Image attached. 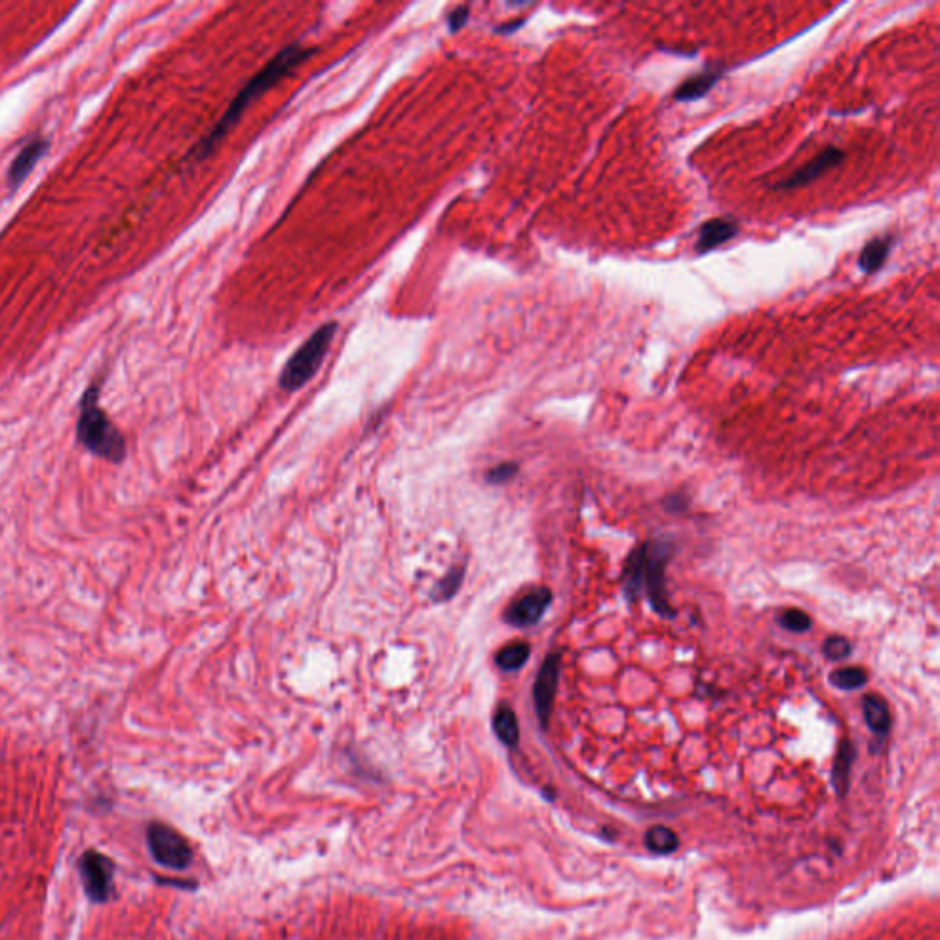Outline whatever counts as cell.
<instances>
[{
	"instance_id": "6da1fadb",
	"label": "cell",
	"mask_w": 940,
	"mask_h": 940,
	"mask_svg": "<svg viewBox=\"0 0 940 940\" xmlns=\"http://www.w3.org/2000/svg\"><path fill=\"white\" fill-rule=\"evenodd\" d=\"M311 54H313V48H305L300 43H294V45L285 46L278 56L272 57L269 65L263 70H259L258 74L250 79L247 85L241 89V92L235 96L234 101L228 105V109H226V112L221 116V120L217 122L212 131L204 136L197 146L193 147L190 158H193L195 162H199L202 158L208 157L213 149L219 146V142L223 140L224 136L228 135V131L239 122L241 114L247 109L248 105L256 98H259L265 90H269L272 85H276L287 72H291L292 68L296 67L298 63H302L303 59L311 56Z\"/></svg>"
},
{
	"instance_id": "7a4b0ae2",
	"label": "cell",
	"mask_w": 940,
	"mask_h": 940,
	"mask_svg": "<svg viewBox=\"0 0 940 940\" xmlns=\"http://www.w3.org/2000/svg\"><path fill=\"white\" fill-rule=\"evenodd\" d=\"M100 397L101 381L90 382L79 399L76 439L92 456L120 465L127 458V441L109 414L101 408Z\"/></svg>"
},
{
	"instance_id": "3957f363",
	"label": "cell",
	"mask_w": 940,
	"mask_h": 940,
	"mask_svg": "<svg viewBox=\"0 0 940 940\" xmlns=\"http://www.w3.org/2000/svg\"><path fill=\"white\" fill-rule=\"evenodd\" d=\"M336 331H338L336 322H327L322 327H318L313 335L294 351V355L287 360L285 368L281 370L280 386L285 392H296L313 379L327 357V351L335 340Z\"/></svg>"
},
{
	"instance_id": "277c9868",
	"label": "cell",
	"mask_w": 940,
	"mask_h": 940,
	"mask_svg": "<svg viewBox=\"0 0 940 940\" xmlns=\"http://www.w3.org/2000/svg\"><path fill=\"white\" fill-rule=\"evenodd\" d=\"M146 838L149 852L158 865L173 871H184L193 862V851L188 840L166 823H149Z\"/></svg>"
},
{
	"instance_id": "5b68a950",
	"label": "cell",
	"mask_w": 940,
	"mask_h": 940,
	"mask_svg": "<svg viewBox=\"0 0 940 940\" xmlns=\"http://www.w3.org/2000/svg\"><path fill=\"white\" fill-rule=\"evenodd\" d=\"M79 876L85 895L92 904H107L114 895L116 867L109 856L89 849L79 856Z\"/></svg>"
},
{
	"instance_id": "8992f818",
	"label": "cell",
	"mask_w": 940,
	"mask_h": 940,
	"mask_svg": "<svg viewBox=\"0 0 940 940\" xmlns=\"http://www.w3.org/2000/svg\"><path fill=\"white\" fill-rule=\"evenodd\" d=\"M669 557H671V548L665 542H654L645 546L643 586L647 588L650 603L656 608V612L665 617L674 616L671 605L667 601L665 581H663V571H665V564Z\"/></svg>"
},
{
	"instance_id": "52a82bcc",
	"label": "cell",
	"mask_w": 940,
	"mask_h": 940,
	"mask_svg": "<svg viewBox=\"0 0 940 940\" xmlns=\"http://www.w3.org/2000/svg\"><path fill=\"white\" fill-rule=\"evenodd\" d=\"M48 149H50V140L41 135L30 138L21 147V151L15 155L10 168H8V173H6L8 190L17 191L23 186L28 177L32 175V171L37 168L39 160L48 153Z\"/></svg>"
},
{
	"instance_id": "ba28073f",
	"label": "cell",
	"mask_w": 940,
	"mask_h": 940,
	"mask_svg": "<svg viewBox=\"0 0 940 940\" xmlns=\"http://www.w3.org/2000/svg\"><path fill=\"white\" fill-rule=\"evenodd\" d=\"M559 654H551L548 660L542 663L538 671L537 682H535V707H537L538 720L546 728L548 726L549 715L553 709V700L557 693V683H559Z\"/></svg>"
},
{
	"instance_id": "9c48e42d",
	"label": "cell",
	"mask_w": 940,
	"mask_h": 940,
	"mask_svg": "<svg viewBox=\"0 0 940 940\" xmlns=\"http://www.w3.org/2000/svg\"><path fill=\"white\" fill-rule=\"evenodd\" d=\"M551 603V592L548 588H537L529 594L516 599L513 605L505 612V621L513 627H531L544 616L546 608Z\"/></svg>"
},
{
	"instance_id": "30bf717a",
	"label": "cell",
	"mask_w": 940,
	"mask_h": 940,
	"mask_svg": "<svg viewBox=\"0 0 940 940\" xmlns=\"http://www.w3.org/2000/svg\"><path fill=\"white\" fill-rule=\"evenodd\" d=\"M843 158H845V153L841 151L840 147L829 146L825 151H821L819 155L812 158L803 168L797 169L792 177L784 180L783 184H779V188L781 190H794L799 186H806V184L814 182L819 177H823L830 169L836 168L838 164L843 162Z\"/></svg>"
},
{
	"instance_id": "8fae6325",
	"label": "cell",
	"mask_w": 940,
	"mask_h": 940,
	"mask_svg": "<svg viewBox=\"0 0 940 940\" xmlns=\"http://www.w3.org/2000/svg\"><path fill=\"white\" fill-rule=\"evenodd\" d=\"M739 232V223L735 219L728 217H717L707 223L702 224L698 239H696V252H709L713 248L720 247L724 243L731 241Z\"/></svg>"
},
{
	"instance_id": "7c38bea8",
	"label": "cell",
	"mask_w": 940,
	"mask_h": 940,
	"mask_svg": "<svg viewBox=\"0 0 940 940\" xmlns=\"http://www.w3.org/2000/svg\"><path fill=\"white\" fill-rule=\"evenodd\" d=\"M722 78V72L715 70H704L696 74L693 78L683 81L678 90L674 92V98L678 101H694L705 96L709 90L715 87L718 79Z\"/></svg>"
},
{
	"instance_id": "4fadbf2b",
	"label": "cell",
	"mask_w": 940,
	"mask_h": 940,
	"mask_svg": "<svg viewBox=\"0 0 940 940\" xmlns=\"http://www.w3.org/2000/svg\"><path fill=\"white\" fill-rule=\"evenodd\" d=\"M891 247H893V237H876L873 241H869L860 256V269L867 274H873L876 270L882 269L885 259L889 258Z\"/></svg>"
},
{
	"instance_id": "5bb4252c",
	"label": "cell",
	"mask_w": 940,
	"mask_h": 940,
	"mask_svg": "<svg viewBox=\"0 0 940 940\" xmlns=\"http://www.w3.org/2000/svg\"><path fill=\"white\" fill-rule=\"evenodd\" d=\"M863 715H865V722L867 726L871 728V731L878 733V735H885L889 728H891V715H889V707L885 704V700H882L880 696H867L863 700Z\"/></svg>"
},
{
	"instance_id": "9a60e30c",
	"label": "cell",
	"mask_w": 940,
	"mask_h": 940,
	"mask_svg": "<svg viewBox=\"0 0 940 940\" xmlns=\"http://www.w3.org/2000/svg\"><path fill=\"white\" fill-rule=\"evenodd\" d=\"M852 761H854V748H852L849 740H843L840 750H838L836 762H834V770H832V781L836 786V792L840 795L847 794V790H849Z\"/></svg>"
},
{
	"instance_id": "2e32d148",
	"label": "cell",
	"mask_w": 940,
	"mask_h": 940,
	"mask_svg": "<svg viewBox=\"0 0 940 940\" xmlns=\"http://www.w3.org/2000/svg\"><path fill=\"white\" fill-rule=\"evenodd\" d=\"M494 731L496 737L504 742L505 746H516L520 739V729H518V720L511 707H500L498 713L494 715Z\"/></svg>"
},
{
	"instance_id": "e0dca14e",
	"label": "cell",
	"mask_w": 940,
	"mask_h": 940,
	"mask_svg": "<svg viewBox=\"0 0 940 940\" xmlns=\"http://www.w3.org/2000/svg\"><path fill=\"white\" fill-rule=\"evenodd\" d=\"M645 845L649 851L656 854H671L680 847V840L674 830L658 825L645 834Z\"/></svg>"
},
{
	"instance_id": "ac0fdd59",
	"label": "cell",
	"mask_w": 940,
	"mask_h": 940,
	"mask_svg": "<svg viewBox=\"0 0 940 940\" xmlns=\"http://www.w3.org/2000/svg\"><path fill=\"white\" fill-rule=\"evenodd\" d=\"M529 645L527 643H513V645H507L505 649L498 652L496 656V665L504 671H518L526 665L527 660H529Z\"/></svg>"
},
{
	"instance_id": "d6986e66",
	"label": "cell",
	"mask_w": 940,
	"mask_h": 940,
	"mask_svg": "<svg viewBox=\"0 0 940 940\" xmlns=\"http://www.w3.org/2000/svg\"><path fill=\"white\" fill-rule=\"evenodd\" d=\"M830 682L834 683L838 689L843 691H852L860 689L863 683L867 682V672L860 667H843L830 674Z\"/></svg>"
},
{
	"instance_id": "ffe728a7",
	"label": "cell",
	"mask_w": 940,
	"mask_h": 940,
	"mask_svg": "<svg viewBox=\"0 0 940 940\" xmlns=\"http://www.w3.org/2000/svg\"><path fill=\"white\" fill-rule=\"evenodd\" d=\"M643 557H645V546L638 549L632 557H630V562H628L627 570V594L630 597H636L639 595V590L643 588Z\"/></svg>"
},
{
	"instance_id": "44dd1931",
	"label": "cell",
	"mask_w": 940,
	"mask_h": 940,
	"mask_svg": "<svg viewBox=\"0 0 940 940\" xmlns=\"http://www.w3.org/2000/svg\"><path fill=\"white\" fill-rule=\"evenodd\" d=\"M463 581V570L458 568V570L450 571V575H447L443 581L437 584L436 588V601H447L452 595L458 592L459 584Z\"/></svg>"
},
{
	"instance_id": "7402d4cb",
	"label": "cell",
	"mask_w": 940,
	"mask_h": 940,
	"mask_svg": "<svg viewBox=\"0 0 940 940\" xmlns=\"http://www.w3.org/2000/svg\"><path fill=\"white\" fill-rule=\"evenodd\" d=\"M779 621L790 632H806L810 628V617L801 610H786L783 616L779 617Z\"/></svg>"
},
{
	"instance_id": "603a6c76",
	"label": "cell",
	"mask_w": 940,
	"mask_h": 940,
	"mask_svg": "<svg viewBox=\"0 0 940 940\" xmlns=\"http://www.w3.org/2000/svg\"><path fill=\"white\" fill-rule=\"evenodd\" d=\"M823 652L827 654V658L830 660H841V658H847L851 654V643L841 636H832V638L825 641L823 645Z\"/></svg>"
},
{
	"instance_id": "cb8c5ba5",
	"label": "cell",
	"mask_w": 940,
	"mask_h": 940,
	"mask_svg": "<svg viewBox=\"0 0 940 940\" xmlns=\"http://www.w3.org/2000/svg\"><path fill=\"white\" fill-rule=\"evenodd\" d=\"M516 472H518V465L515 463H502L487 472V480L491 483H504L511 480Z\"/></svg>"
},
{
	"instance_id": "d4e9b609",
	"label": "cell",
	"mask_w": 940,
	"mask_h": 940,
	"mask_svg": "<svg viewBox=\"0 0 940 940\" xmlns=\"http://www.w3.org/2000/svg\"><path fill=\"white\" fill-rule=\"evenodd\" d=\"M467 19H469V8L459 6L448 15V26L452 32H458L459 28H463V24L467 23Z\"/></svg>"
}]
</instances>
